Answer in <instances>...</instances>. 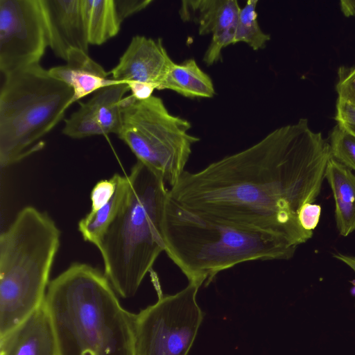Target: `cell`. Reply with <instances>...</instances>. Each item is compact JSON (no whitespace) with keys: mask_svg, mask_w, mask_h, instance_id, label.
<instances>
[{"mask_svg":"<svg viewBox=\"0 0 355 355\" xmlns=\"http://www.w3.org/2000/svg\"><path fill=\"white\" fill-rule=\"evenodd\" d=\"M331 158L328 141L302 118L198 172L185 171L168 196L191 211L273 233L297 248L313 234L301 227L300 210L320 195Z\"/></svg>","mask_w":355,"mask_h":355,"instance_id":"cell-1","label":"cell"},{"mask_svg":"<svg viewBox=\"0 0 355 355\" xmlns=\"http://www.w3.org/2000/svg\"><path fill=\"white\" fill-rule=\"evenodd\" d=\"M44 302L59 355H134L135 314L96 268L71 264L49 282Z\"/></svg>","mask_w":355,"mask_h":355,"instance_id":"cell-2","label":"cell"},{"mask_svg":"<svg viewBox=\"0 0 355 355\" xmlns=\"http://www.w3.org/2000/svg\"><path fill=\"white\" fill-rule=\"evenodd\" d=\"M165 252L189 283L205 286L220 272L254 260L289 259L297 248L273 233L198 214L167 196Z\"/></svg>","mask_w":355,"mask_h":355,"instance_id":"cell-3","label":"cell"},{"mask_svg":"<svg viewBox=\"0 0 355 355\" xmlns=\"http://www.w3.org/2000/svg\"><path fill=\"white\" fill-rule=\"evenodd\" d=\"M128 177L122 205L96 245L105 275L123 298L133 297L165 251L162 220L168 190L164 180L137 162Z\"/></svg>","mask_w":355,"mask_h":355,"instance_id":"cell-4","label":"cell"},{"mask_svg":"<svg viewBox=\"0 0 355 355\" xmlns=\"http://www.w3.org/2000/svg\"><path fill=\"white\" fill-rule=\"evenodd\" d=\"M60 239L53 220L32 206L0 235V338L44 302Z\"/></svg>","mask_w":355,"mask_h":355,"instance_id":"cell-5","label":"cell"},{"mask_svg":"<svg viewBox=\"0 0 355 355\" xmlns=\"http://www.w3.org/2000/svg\"><path fill=\"white\" fill-rule=\"evenodd\" d=\"M73 91L40 64L5 76L0 92V165L10 166L44 146L41 141L74 103Z\"/></svg>","mask_w":355,"mask_h":355,"instance_id":"cell-6","label":"cell"},{"mask_svg":"<svg viewBox=\"0 0 355 355\" xmlns=\"http://www.w3.org/2000/svg\"><path fill=\"white\" fill-rule=\"evenodd\" d=\"M122 124L117 136L137 158L165 182L174 186L186 171L193 146L189 121L171 114L159 97L122 101Z\"/></svg>","mask_w":355,"mask_h":355,"instance_id":"cell-7","label":"cell"},{"mask_svg":"<svg viewBox=\"0 0 355 355\" xmlns=\"http://www.w3.org/2000/svg\"><path fill=\"white\" fill-rule=\"evenodd\" d=\"M199 288L189 283L135 314L134 355L188 354L204 317L196 300Z\"/></svg>","mask_w":355,"mask_h":355,"instance_id":"cell-8","label":"cell"},{"mask_svg":"<svg viewBox=\"0 0 355 355\" xmlns=\"http://www.w3.org/2000/svg\"><path fill=\"white\" fill-rule=\"evenodd\" d=\"M49 46L40 0H0V70L40 64Z\"/></svg>","mask_w":355,"mask_h":355,"instance_id":"cell-9","label":"cell"},{"mask_svg":"<svg viewBox=\"0 0 355 355\" xmlns=\"http://www.w3.org/2000/svg\"><path fill=\"white\" fill-rule=\"evenodd\" d=\"M240 8L236 0H185L181 2L178 10L180 19L197 25L200 35L211 36L202 59L207 66L217 62L221 58L223 49L234 44Z\"/></svg>","mask_w":355,"mask_h":355,"instance_id":"cell-10","label":"cell"},{"mask_svg":"<svg viewBox=\"0 0 355 355\" xmlns=\"http://www.w3.org/2000/svg\"><path fill=\"white\" fill-rule=\"evenodd\" d=\"M129 90L126 83L116 80L100 89L64 121L63 134L73 139L118 135L122 124V101Z\"/></svg>","mask_w":355,"mask_h":355,"instance_id":"cell-11","label":"cell"},{"mask_svg":"<svg viewBox=\"0 0 355 355\" xmlns=\"http://www.w3.org/2000/svg\"><path fill=\"white\" fill-rule=\"evenodd\" d=\"M173 63L162 39L136 35L110 73L116 81L153 84L159 90Z\"/></svg>","mask_w":355,"mask_h":355,"instance_id":"cell-12","label":"cell"},{"mask_svg":"<svg viewBox=\"0 0 355 355\" xmlns=\"http://www.w3.org/2000/svg\"><path fill=\"white\" fill-rule=\"evenodd\" d=\"M46 25L49 46L64 60L72 49L88 53L81 0H40Z\"/></svg>","mask_w":355,"mask_h":355,"instance_id":"cell-13","label":"cell"},{"mask_svg":"<svg viewBox=\"0 0 355 355\" xmlns=\"http://www.w3.org/2000/svg\"><path fill=\"white\" fill-rule=\"evenodd\" d=\"M0 355H59L53 324L45 302L0 338Z\"/></svg>","mask_w":355,"mask_h":355,"instance_id":"cell-14","label":"cell"},{"mask_svg":"<svg viewBox=\"0 0 355 355\" xmlns=\"http://www.w3.org/2000/svg\"><path fill=\"white\" fill-rule=\"evenodd\" d=\"M65 61V64L48 71L51 76L73 89L74 102L115 82L108 79V73L102 66L82 50H71Z\"/></svg>","mask_w":355,"mask_h":355,"instance_id":"cell-15","label":"cell"},{"mask_svg":"<svg viewBox=\"0 0 355 355\" xmlns=\"http://www.w3.org/2000/svg\"><path fill=\"white\" fill-rule=\"evenodd\" d=\"M325 179L335 201V219L340 235L347 236L355 231V173L332 157Z\"/></svg>","mask_w":355,"mask_h":355,"instance_id":"cell-16","label":"cell"},{"mask_svg":"<svg viewBox=\"0 0 355 355\" xmlns=\"http://www.w3.org/2000/svg\"><path fill=\"white\" fill-rule=\"evenodd\" d=\"M81 12L89 45H101L121 28L114 0H81Z\"/></svg>","mask_w":355,"mask_h":355,"instance_id":"cell-17","label":"cell"},{"mask_svg":"<svg viewBox=\"0 0 355 355\" xmlns=\"http://www.w3.org/2000/svg\"><path fill=\"white\" fill-rule=\"evenodd\" d=\"M168 89L187 98H212L215 89L212 80L193 58L181 64L173 63L159 90Z\"/></svg>","mask_w":355,"mask_h":355,"instance_id":"cell-18","label":"cell"},{"mask_svg":"<svg viewBox=\"0 0 355 355\" xmlns=\"http://www.w3.org/2000/svg\"><path fill=\"white\" fill-rule=\"evenodd\" d=\"M128 185L127 175H121L116 190L110 200L98 210L90 211L80 220L78 230L85 241L97 245L120 209L127 193Z\"/></svg>","mask_w":355,"mask_h":355,"instance_id":"cell-19","label":"cell"},{"mask_svg":"<svg viewBox=\"0 0 355 355\" xmlns=\"http://www.w3.org/2000/svg\"><path fill=\"white\" fill-rule=\"evenodd\" d=\"M257 0H249L240 8L235 31L234 44L244 42L254 51L265 48L270 40L258 22Z\"/></svg>","mask_w":355,"mask_h":355,"instance_id":"cell-20","label":"cell"},{"mask_svg":"<svg viewBox=\"0 0 355 355\" xmlns=\"http://www.w3.org/2000/svg\"><path fill=\"white\" fill-rule=\"evenodd\" d=\"M328 142L331 157L355 171V137L336 125Z\"/></svg>","mask_w":355,"mask_h":355,"instance_id":"cell-21","label":"cell"},{"mask_svg":"<svg viewBox=\"0 0 355 355\" xmlns=\"http://www.w3.org/2000/svg\"><path fill=\"white\" fill-rule=\"evenodd\" d=\"M121 175L114 174L110 179L96 184L91 192V211H96L107 203L114 196Z\"/></svg>","mask_w":355,"mask_h":355,"instance_id":"cell-22","label":"cell"},{"mask_svg":"<svg viewBox=\"0 0 355 355\" xmlns=\"http://www.w3.org/2000/svg\"><path fill=\"white\" fill-rule=\"evenodd\" d=\"M337 74L336 91L338 98L355 105V65L340 66Z\"/></svg>","mask_w":355,"mask_h":355,"instance_id":"cell-23","label":"cell"},{"mask_svg":"<svg viewBox=\"0 0 355 355\" xmlns=\"http://www.w3.org/2000/svg\"><path fill=\"white\" fill-rule=\"evenodd\" d=\"M334 119L338 126L355 137V105L337 98Z\"/></svg>","mask_w":355,"mask_h":355,"instance_id":"cell-24","label":"cell"},{"mask_svg":"<svg viewBox=\"0 0 355 355\" xmlns=\"http://www.w3.org/2000/svg\"><path fill=\"white\" fill-rule=\"evenodd\" d=\"M321 206L315 203H306L300 209L298 219L301 227L306 231L313 232L320 220Z\"/></svg>","mask_w":355,"mask_h":355,"instance_id":"cell-25","label":"cell"},{"mask_svg":"<svg viewBox=\"0 0 355 355\" xmlns=\"http://www.w3.org/2000/svg\"><path fill=\"white\" fill-rule=\"evenodd\" d=\"M118 15L123 21L125 19L147 8L151 0H114Z\"/></svg>","mask_w":355,"mask_h":355,"instance_id":"cell-26","label":"cell"},{"mask_svg":"<svg viewBox=\"0 0 355 355\" xmlns=\"http://www.w3.org/2000/svg\"><path fill=\"white\" fill-rule=\"evenodd\" d=\"M131 91V95L136 99L143 101L149 98L153 92L157 89L155 85L137 81H130L126 83Z\"/></svg>","mask_w":355,"mask_h":355,"instance_id":"cell-27","label":"cell"},{"mask_svg":"<svg viewBox=\"0 0 355 355\" xmlns=\"http://www.w3.org/2000/svg\"><path fill=\"white\" fill-rule=\"evenodd\" d=\"M334 259L341 261L350 268L355 273V257L336 252L333 254Z\"/></svg>","mask_w":355,"mask_h":355,"instance_id":"cell-28","label":"cell"},{"mask_svg":"<svg viewBox=\"0 0 355 355\" xmlns=\"http://www.w3.org/2000/svg\"><path fill=\"white\" fill-rule=\"evenodd\" d=\"M340 8L346 17L355 15V1H341Z\"/></svg>","mask_w":355,"mask_h":355,"instance_id":"cell-29","label":"cell"},{"mask_svg":"<svg viewBox=\"0 0 355 355\" xmlns=\"http://www.w3.org/2000/svg\"><path fill=\"white\" fill-rule=\"evenodd\" d=\"M350 282L352 284L353 286L351 289V293L352 295H355V279H353L350 281Z\"/></svg>","mask_w":355,"mask_h":355,"instance_id":"cell-30","label":"cell"}]
</instances>
